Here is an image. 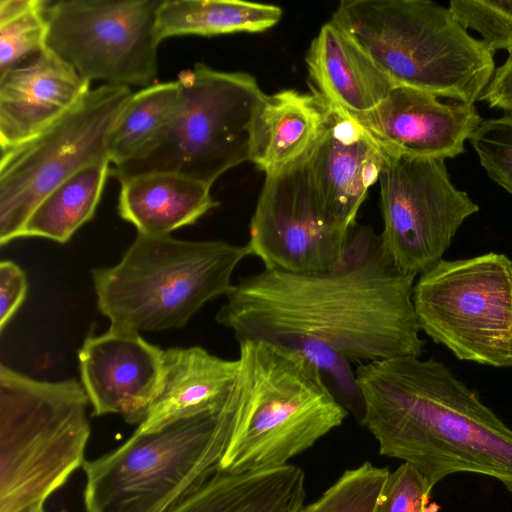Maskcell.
I'll use <instances>...</instances> for the list:
<instances>
[{
	"instance_id": "obj_33",
	"label": "cell",
	"mask_w": 512,
	"mask_h": 512,
	"mask_svg": "<svg viewBox=\"0 0 512 512\" xmlns=\"http://www.w3.org/2000/svg\"><path fill=\"white\" fill-rule=\"evenodd\" d=\"M439 510V506L436 505L435 503H432V504H429L427 505L423 512H437Z\"/></svg>"
},
{
	"instance_id": "obj_5",
	"label": "cell",
	"mask_w": 512,
	"mask_h": 512,
	"mask_svg": "<svg viewBox=\"0 0 512 512\" xmlns=\"http://www.w3.org/2000/svg\"><path fill=\"white\" fill-rule=\"evenodd\" d=\"M236 414L232 385L220 404L86 461V512H168L220 470Z\"/></svg>"
},
{
	"instance_id": "obj_2",
	"label": "cell",
	"mask_w": 512,
	"mask_h": 512,
	"mask_svg": "<svg viewBox=\"0 0 512 512\" xmlns=\"http://www.w3.org/2000/svg\"><path fill=\"white\" fill-rule=\"evenodd\" d=\"M364 425L379 452L414 466L433 487L468 472L512 493V429L443 363L399 356L358 364Z\"/></svg>"
},
{
	"instance_id": "obj_3",
	"label": "cell",
	"mask_w": 512,
	"mask_h": 512,
	"mask_svg": "<svg viewBox=\"0 0 512 512\" xmlns=\"http://www.w3.org/2000/svg\"><path fill=\"white\" fill-rule=\"evenodd\" d=\"M331 21L396 86L474 105L495 72L494 54L433 1L343 0Z\"/></svg>"
},
{
	"instance_id": "obj_36",
	"label": "cell",
	"mask_w": 512,
	"mask_h": 512,
	"mask_svg": "<svg viewBox=\"0 0 512 512\" xmlns=\"http://www.w3.org/2000/svg\"><path fill=\"white\" fill-rule=\"evenodd\" d=\"M38 512H44V509L42 508V509H40Z\"/></svg>"
},
{
	"instance_id": "obj_10",
	"label": "cell",
	"mask_w": 512,
	"mask_h": 512,
	"mask_svg": "<svg viewBox=\"0 0 512 512\" xmlns=\"http://www.w3.org/2000/svg\"><path fill=\"white\" fill-rule=\"evenodd\" d=\"M130 87L102 84L29 141L1 150L0 244L21 238L38 203L83 167L109 160V135L131 99Z\"/></svg>"
},
{
	"instance_id": "obj_14",
	"label": "cell",
	"mask_w": 512,
	"mask_h": 512,
	"mask_svg": "<svg viewBox=\"0 0 512 512\" xmlns=\"http://www.w3.org/2000/svg\"><path fill=\"white\" fill-rule=\"evenodd\" d=\"M346 113V112H345ZM387 156L454 158L482 119L475 105L395 86L373 110L348 114Z\"/></svg>"
},
{
	"instance_id": "obj_19",
	"label": "cell",
	"mask_w": 512,
	"mask_h": 512,
	"mask_svg": "<svg viewBox=\"0 0 512 512\" xmlns=\"http://www.w3.org/2000/svg\"><path fill=\"white\" fill-rule=\"evenodd\" d=\"M313 92L348 114L377 107L395 87L352 37L333 21L322 25L306 56Z\"/></svg>"
},
{
	"instance_id": "obj_7",
	"label": "cell",
	"mask_w": 512,
	"mask_h": 512,
	"mask_svg": "<svg viewBox=\"0 0 512 512\" xmlns=\"http://www.w3.org/2000/svg\"><path fill=\"white\" fill-rule=\"evenodd\" d=\"M89 398L75 379L30 378L0 366V512L43 506L83 467Z\"/></svg>"
},
{
	"instance_id": "obj_27",
	"label": "cell",
	"mask_w": 512,
	"mask_h": 512,
	"mask_svg": "<svg viewBox=\"0 0 512 512\" xmlns=\"http://www.w3.org/2000/svg\"><path fill=\"white\" fill-rule=\"evenodd\" d=\"M296 352L312 364L334 396L359 424L363 401L353 364L328 345L302 336H288L271 344Z\"/></svg>"
},
{
	"instance_id": "obj_32",
	"label": "cell",
	"mask_w": 512,
	"mask_h": 512,
	"mask_svg": "<svg viewBox=\"0 0 512 512\" xmlns=\"http://www.w3.org/2000/svg\"><path fill=\"white\" fill-rule=\"evenodd\" d=\"M27 293L24 271L11 260L0 262V330L14 316Z\"/></svg>"
},
{
	"instance_id": "obj_13",
	"label": "cell",
	"mask_w": 512,
	"mask_h": 512,
	"mask_svg": "<svg viewBox=\"0 0 512 512\" xmlns=\"http://www.w3.org/2000/svg\"><path fill=\"white\" fill-rule=\"evenodd\" d=\"M304 159L265 176L246 243L265 269L323 272L343 259L351 227L346 229L328 216Z\"/></svg>"
},
{
	"instance_id": "obj_12",
	"label": "cell",
	"mask_w": 512,
	"mask_h": 512,
	"mask_svg": "<svg viewBox=\"0 0 512 512\" xmlns=\"http://www.w3.org/2000/svg\"><path fill=\"white\" fill-rule=\"evenodd\" d=\"M383 251L413 276L436 265L479 206L452 183L445 159L387 156L379 177Z\"/></svg>"
},
{
	"instance_id": "obj_30",
	"label": "cell",
	"mask_w": 512,
	"mask_h": 512,
	"mask_svg": "<svg viewBox=\"0 0 512 512\" xmlns=\"http://www.w3.org/2000/svg\"><path fill=\"white\" fill-rule=\"evenodd\" d=\"M469 141L488 176L512 194V112L482 120Z\"/></svg>"
},
{
	"instance_id": "obj_16",
	"label": "cell",
	"mask_w": 512,
	"mask_h": 512,
	"mask_svg": "<svg viewBox=\"0 0 512 512\" xmlns=\"http://www.w3.org/2000/svg\"><path fill=\"white\" fill-rule=\"evenodd\" d=\"M386 159L354 120L331 106L325 129L304 162L328 216L349 229Z\"/></svg>"
},
{
	"instance_id": "obj_21",
	"label": "cell",
	"mask_w": 512,
	"mask_h": 512,
	"mask_svg": "<svg viewBox=\"0 0 512 512\" xmlns=\"http://www.w3.org/2000/svg\"><path fill=\"white\" fill-rule=\"evenodd\" d=\"M305 494V474L295 465L219 470L168 512H299Z\"/></svg>"
},
{
	"instance_id": "obj_29",
	"label": "cell",
	"mask_w": 512,
	"mask_h": 512,
	"mask_svg": "<svg viewBox=\"0 0 512 512\" xmlns=\"http://www.w3.org/2000/svg\"><path fill=\"white\" fill-rule=\"evenodd\" d=\"M449 9L463 28L480 33L491 53H512V0H452Z\"/></svg>"
},
{
	"instance_id": "obj_11",
	"label": "cell",
	"mask_w": 512,
	"mask_h": 512,
	"mask_svg": "<svg viewBox=\"0 0 512 512\" xmlns=\"http://www.w3.org/2000/svg\"><path fill=\"white\" fill-rule=\"evenodd\" d=\"M162 0L48 2L46 48L91 83L155 84Z\"/></svg>"
},
{
	"instance_id": "obj_20",
	"label": "cell",
	"mask_w": 512,
	"mask_h": 512,
	"mask_svg": "<svg viewBox=\"0 0 512 512\" xmlns=\"http://www.w3.org/2000/svg\"><path fill=\"white\" fill-rule=\"evenodd\" d=\"M238 368V359H223L202 347L163 349L158 393L134 432H151L220 404L227 397Z\"/></svg>"
},
{
	"instance_id": "obj_26",
	"label": "cell",
	"mask_w": 512,
	"mask_h": 512,
	"mask_svg": "<svg viewBox=\"0 0 512 512\" xmlns=\"http://www.w3.org/2000/svg\"><path fill=\"white\" fill-rule=\"evenodd\" d=\"M48 2L0 0V75L46 49Z\"/></svg>"
},
{
	"instance_id": "obj_22",
	"label": "cell",
	"mask_w": 512,
	"mask_h": 512,
	"mask_svg": "<svg viewBox=\"0 0 512 512\" xmlns=\"http://www.w3.org/2000/svg\"><path fill=\"white\" fill-rule=\"evenodd\" d=\"M119 182V215L141 234L169 235L219 205L211 186L175 173H146Z\"/></svg>"
},
{
	"instance_id": "obj_9",
	"label": "cell",
	"mask_w": 512,
	"mask_h": 512,
	"mask_svg": "<svg viewBox=\"0 0 512 512\" xmlns=\"http://www.w3.org/2000/svg\"><path fill=\"white\" fill-rule=\"evenodd\" d=\"M413 305L420 330L459 360L512 368V260L506 254L440 260L420 274Z\"/></svg>"
},
{
	"instance_id": "obj_18",
	"label": "cell",
	"mask_w": 512,
	"mask_h": 512,
	"mask_svg": "<svg viewBox=\"0 0 512 512\" xmlns=\"http://www.w3.org/2000/svg\"><path fill=\"white\" fill-rule=\"evenodd\" d=\"M330 111L331 106L313 91L264 94L249 127V161L265 176L299 163L322 135Z\"/></svg>"
},
{
	"instance_id": "obj_28",
	"label": "cell",
	"mask_w": 512,
	"mask_h": 512,
	"mask_svg": "<svg viewBox=\"0 0 512 512\" xmlns=\"http://www.w3.org/2000/svg\"><path fill=\"white\" fill-rule=\"evenodd\" d=\"M390 471L364 462L346 470L320 498L299 512H375Z\"/></svg>"
},
{
	"instance_id": "obj_31",
	"label": "cell",
	"mask_w": 512,
	"mask_h": 512,
	"mask_svg": "<svg viewBox=\"0 0 512 512\" xmlns=\"http://www.w3.org/2000/svg\"><path fill=\"white\" fill-rule=\"evenodd\" d=\"M432 489L411 464L390 472L375 512H423Z\"/></svg>"
},
{
	"instance_id": "obj_6",
	"label": "cell",
	"mask_w": 512,
	"mask_h": 512,
	"mask_svg": "<svg viewBox=\"0 0 512 512\" xmlns=\"http://www.w3.org/2000/svg\"><path fill=\"white\" fill-rule=\"evenodd\" d=\"M249 247L138 233L111 267L92 270L97 306L110 327L157 332L184 327L204 304L227 296Z\"/></svg>"
},
{
	"instance_id": "obj_35",
	"label": "cell",
	"mask_w": 512,
	"mask_h": 512,
	"mask_svg": "<svg viewBox=\"0 0 512 512\" xmlns=\"http://www.w3.org/2000/svg\"><path fill=\"white\" fill-rule=\"evenodd\" d=\"M58 512H68V511H66L65 509H61V510H60V511H58Z\"/></svg>"
},
{
	"instance_id": "obj_1",
	"label": "cell",
	"mask_w": 512,
	"mask_h": 512,
	"mask_svg": "<svg viewBox=\"0 0 512 512\" xmlns=\"http://www.w3.org/2000/svg\"><path fill=\"white\" fill-rule=\"evenodd\" d=\"M415 276L398 271L380 233L357 221L342 261L315 273L262 271L241 278L216 321L237 342L274 344L302 336L328 345L352 364L421 356L425 342L413 305Z\"/></svg>"
},
{
	"instance_id": "obj_34",
	"label": "cell",
	"mask_w": 512,
	"mask_h": 512,
	"mask_svg": "<svg viewBox=\"0 0 512 512\" xmlns=\"http://www.w3.org/2000/svg\"><path fill=\"white\" fill-rule=\"evenodd\" d=\"M42 508H43V506H31V507L22 509L18 512H38Z\"/></svg>"
},
{
	"instance_id": "obj_15",
	"label": "cell",
	"mask_w": 512,
	"mask_h": 512,
	"mask_svg": "<svg viewBox=\"0 0 512 512\" xmlns=\"http://www.w3.org/2000/svg\"><path fill=\"white\" fill-rule=\"evenodd\" d=\"M162 355L136 331L109 327L87 336L78 360L92 415L119 414L138 425L158 393Z\"/></svg>"
},
{
	"instance_id": "obj_24",
	"label": "cell",
	"mask_w": 512,
	"mask_h": 512,
	"mask_svg": "<svg viewBox=\"0 0 512 512\" xmlns=\"http://www.w3.org/2000/svg\"><path fill=\"white\" fill-rule=\"evenodd\" d=\"M110 161L89 164L55 187L35 207L21 237L66 243L95 213Z\"/></svg>"
},
{
	"instance_id": "obj_4",
	"label": "cell",
	"mask_w": 512,
	"mask_h": 512,
	"mask_svg": "<svg viewBox=\"0 0 512 512\" xmlns=\"http://www.w3.org/2000/svg\"><path fill=\"white\" fill-rule=\"evenodd\" d=\"M238 344L237 414L221 471L285 465L343 423L347 410L305 358L264 342Z\"/></svg>"
},
{
	"instance_id": "obj_25",
	"label": "cell",
	"mask_w": 512,
	"mask_h": 512,
	"mask_svg": "<svg viewBox=\"0 0 512 512\" xmlns=\"http://www.w3.org/2000/svg\"><path fill=\"white\" fill-rule=\"evenodd\" d=\"M179 94L177 80L155 83L134 93L108 139L110 163L121 164L138 154L171 116Z\"/></svg>"
},
{
	"instance_id": "obj_8",
	"label": "cell",
	"mask_w": 512,
	"mask_h": 512,
	"mask_svg": "<svg viewBox=\"0 0 512 512\" xmlns=\"http://www.w3.org/2000/svg\"><path fill=\"white\" fill-rule=\"evenodd\" d=\"M175 108L158 134L134 157L115 165L123 178L179 174L209 186L249 160V127L264 96L254 76L198 63L181 71Z\"/></svg>"
},
{
	"instance_id": "obj_23",
	"label": "cell",
	"mask_w": 512,
	"mask_h": 512,
	"mask_svg": "<svg viewBox=\"0 0 512 512\" xmlns=\"http://www.w3.org/2000/svg\"><path fill=\"white\" fill-rule=\"evenodd\" d=\"M282 9L238 0H162L157 13L160 40L172 36L255 33L276 25Z\"/></svg>"
},
{
	"instance_id": "obj_17",
	"label": "cell",
	"mask_w": 512,
	"mask_h": 512,
	"mask_svg": "<svg viewBox=\"0 0 512 512\" xmlns=\"http://www.w3.org/2000/svg\"><path fill=\"white\" fill-rule=\"evenodd\" d=\"M90 84L47 48L1 74V150L50 127L87 94Z\"/></svg>"
}]
</instances>
